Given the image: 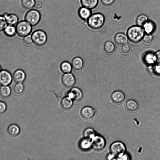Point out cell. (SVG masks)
<instances>
[{"label":"cell","instance_id":"6da1fadb","mask_svg":"<svg viewBox=\"0 0 160 160\" xmlns=\"http://www.w3.org/2000/svg\"><path fill=\"white\" fill-rule=\"evenodd\" d=\"M144 33L143 28L137 25L131 26L128 29L127 35L131 42L137 43L142 39Z\"/></svg>","mask_w":160,"mask_h":160},{"label":"cell","instance_id":"7a4b0ae2","mask_svg":"<svg viewBox=\"0 0 160 160\" xmlns=\"http://www.w3.org/2000/svg\"><path fill=\"white\" fill-rule=\"evenodd\" d=\"M105 21V18L103 15L100 13H96L91 14L87 23L90 28L97 30L103 26Z\"/></svg>","mask_w":160,"mask_h":160},{"label":"cell","instance_id":"3957f363","mask_svg":"<svg viewBox=\"0 0 160 160\" xmlns=\"http://www.w3.org/2000/svg\"><path fill=\"white\" fill-rule=\"evenodd\" d=\"M110 154L113 157L121 158L123 155L126 151L124 144L120 141H116L112 143L110 146Z\"/></svg>","mask_w":160,"mask_h":160},{"label":"cell","instance_id":"277c9868","mask_svg":"<svg viewBox=\"0 0 160 160\" xmlns=\"http://www.w3.org/2000/svg\"><path fill=\"white\" fill-rule=\"evenodd\" d=\"M27 21H21L19 22L16 27V31L18 34L21 37H25L31 32L32 27Z\"/></svg>","mask_w":160,"mask_h":160},{"label":"cell","instance_id":"5b68a950","mask_svg":"<svg viewBox=\"0 0 160 160\" xmlns=\"http://www.w3.org/2000/svg\"><path fill=\"white\" fill-rule=\"evenodd\" d=\"M31 37L33 42L39 46L44 45L47 40L46 33L44 31L41 30H37L34 32Z\"/></svg>","mask_w":160,"mask_h":160},{"label":"cell","instance_id":"8992f818","mask_svg":"<svg viewBox=\"0 0 160 160\" xmlns=\"http://www.w3.org/2000/svg\"><path fill=\"white\" fill-rule=\"evenodd\" d=\"M41 17L40 13L38 11L35 9H32L26 13L25 16V19L31 25L35 26L39 22Z\"/></svg>","mask_w":160,"mask_h":160},{"label":"cell","instance_id":"52a82bcc","mask_svg":"<svg viewBox=\"0 0 160 160\" xmlns=\"http://www.w3.org/2000/svg\"><path fill=\"white\" fill-rule=\"evenodd\" d=\"M92 148L97 151L102 150L106 145L104 138L100 135H95L91 139Z\"/></svg>","mask_w":160,"mask_h":160},{"label":"cell","instance_id":"ba28073f","mask_svg":"<svg viewBox=\"0 0 160 160\" xmlns=\"http://www.w3.org/2000/svg\"><path fill=\"white\" fill-rule=\"evenodd\" d=\"M12 78L11 73L8 71L5 70L0 71V85H9L12 82Z\"/></svg>","mask_w":160,"mask_h":160},{"label":"cell","instance_id":"9c48e42d","mask_svg":"<svg viewBox=\"0 0 160 160\" xmlns=\"http://www.w3.org/2000/svg\"><path fill=\"white\" fill-rule=\"evenodd\" d=\"M67 96L73 100L78 101L82 99L83 93L80 89L77 87H74L68 92Z\"/></svg>","mask_w":160,"mask_h":160},{"label":"cell","instance_id":"30bf717a","mask_svg":"<svg viewBox=\"0 0 160 160\" xmlns=\"http://www.w3.org/2000/svg\"><path fill=\"white\" fill-rule=\"evenodd\" d=\"M62 81L63 85L68 88L72 87L75 84L76 80L74 75L71 73L64 74L62 77Z\"/></svg>","mask_w":160,"mask_h":160},{"label":"cell","instance_id":"8fae6325","mask_svg":"<svg viewBox=\"0 0 160 160\" xmlns=\"http://www.w3.org/2000/svg\"><path fill=\"white\" fill-rule=\"evenodd\" d=\"M111 98L114 103L120 104L124 101L125 96L122 92L120 91H116L112 93Z\"/></svg>","mask_w":160,"mask_h":160},{"label":"cell","instance_id":"7c38bea8","mask_svg":"<svg viewBox=\"0 0 160 160\" xmlns=\"http://www.w3.org/2000/svg\"><path fill=\"white\" fill-rule=\"evenodd\" d=\"M81 113L82 117L86 119H90L94 116L95 112L94 110L89 106H86L82 108Z\"/></svg>","mask_w":160,"mask_h":160},{"label":"cell","instance_id":"4fadbf2b","mask_svg":"<svg viewBox=\"0 0 160 160\" xmlns=\"http://www.w3.org/2000/svg\"><path fill=\"white\" fill-rule=\"evenodd\" d=\"M91 9L83 7H80L78 11V15L80 18L84 22H86L92 14Z\"/></svg>","mask_w":160,"mask_h":160},{"label":"cell","instance_id":"5bb4252c","mask_svg":"<svg viewBox=\"0 0 160 160\" xmlns=\"http://www.w3.org/2000/svg\"><path fill=\"white\" fill-rule=\"evenodd\" d=\"M26 75L23 71L21 69L16 70L13 74V78L17 83H22L25 80Z\"/></svg>","mask_w":160,"mask_h":160},{"label":"cell","instance_id":"9a60e30c","mask_svg":"<svg viewBox=\"0 0 160 160\" xmlns=\"http://www.w3.org/2000/svg\"><path fill=\"white\" fill-rule=\"evenodd\" d=\"M7 132L8 135L14 137L18 136L19 134L20 129L18 125L12 124L8 126L7 129Z\"/></svg>","mask_w":160,"mask_h":160},{"label":"cell","instance_id":"2e32d148","mask_svg":"<svg viewBox=\"0 0 160 160\" xmlns=\"http://www.w3.org/2000/svg\"><path fill=\"white\" fill-rule=\"evenodd\" d=\"M71 65L72 68L74 70L78 71L82 68L84 65V62L81 58L76 57L72 60Z\"/></svg>","mask_w":160,"mask_h":160},{"label":"cell","instance_id":"e0dca14e","mask_svg":"<svg viewBox=\"0 0 160 160\" xmlns=\"http://www.w3.org/2000/svg\"><path fill=\"white\" fill-rule=\"evenodd\" d=\"M79 146L80 149L83 151H87L92 148L91 139L83 137L79 142Z\"/></svg>","mask_w":160,"mask_h":160},{"label":"cell","instance_id":"ac0fdd59","mask_svg":"<svg viewBox=\"0 0 160 160\" xmlns=\"http://www.w3.org/2000/svg\"><path fill=\"white\" fill-rule=\"evenodd\" d=\"M80 2L82 7L92 10L97 7L98 0H80Z\"/></svg>","mask_w":160,"mask_h":160},{"label":"cell","instance_id":"d6986e66","mask_svg":"<svg viewBox=\"0 0 160 160\" xmlns=\"http://www.w3.org/2000/svg\"><path fill=\"white\" fill-rule=\"evenodd\" d=\"M128 38L127 35L122 33H118L114 37V40L118 44L123 45L128 42Z\"/></svg>","mask_w":160,"mask_h":160},{"label":"cell","instance_id":"ffe728a7","mask_svg":"<svg viewBox=\"0 0 160 160\" xmlns=\"http://www.w3.org/2000/svg\"><path fill=\"white\" fill-rule=\"evenodd\" d=\"M126 106L127 110L131 112L137 111L138 107L137 102L133 100H128L126 102Z\"/></svg>","mask_w":160,"mask_h":160},{"label":"cell","instance_id":"44dd1931","mask_svg":"<svg viewBox=\"0 0 160 160\" xmlns=\"http://www.w3.org/2000/svg\"><path fill=\"white\" fill-rule=\"evenodd\" d=\"M73 104V100L68 96L63 98L61 102V107L65 110L70 109L72 107Z\"/></svg>","mask_w":160,"mask_h":160},{"label":"cell","instance_id":"7402d4cb","mask_svg":"<svg viewBox=\"0 0 160 160\" xmlns=\"http://www.w3.org/2000/svg\"><path fill=\"white\" fill-rule=\"evenodd\" d=\"M143 61L148 64L154 63L156 61L155 54L151 52L145 53L142 56Z\"/></svg>","mask_w":160,"mask_h":160},{"label":"cell","instance_id":"603a6c76","mask_svg":"<svg viewBox=\"0 0 160 160\" xmlns=\"http://www.w3.org/2000/svg\"><path fill=\"white\" fill-rule=\"evenodd\" d=\"M147 69L148 72L151 74L160 75V63H154L148 64Z\"/></svg>","mask_w":160,"mask_h":160},{"label":"cell","instance_id":"cb8c5ba5","mask_svg":"<svg viewBox=\"0 0 160 160\" xmlns=\"http://www.w3.org/2000/svg\"><path fill=\"white\" fill-rule=\"evenodd\" d=\"M11 90L8 86H2L0 87V96L2 98H8L11 95Z\"/></svg>","mask_w":160,"mask_h":160},{"label":"cell","instance_id":"d4e9b609","mask_svg":"<svg viewBox=\"0 0 160 160\" xmlns=\"http://www.w3.org/2000/svg\"><path fill=\"white\" fill-rule=\"evenodd\" d=\"M8 24L9 25H14L16 24L18 21V18L14 14H6L4 16Z\"/></svg>","mask_w":160,"mask_h":160},{"label":"cell","instance_id":"484cf974","mask_svg":"<svg viewBox=\"0 0 160 160\" xmlns=\"http://www.w3.org/2000/svg\"><path fill=\"white\" fill-rule=\"evenodd\" d=\"M61 71L65 73H70L72 70V67L71 64L66 61L62 62L60 66Z\"/></svg>","mask_w":160,"mask_h":160},{"label":"cell","instance_id":"4316f807","mask_svg":"<svg viewBox=\"0 0 160 160\" xmlns=\"http://www.w3.org/2000/svg\"><path fill=\"white\" fill-rule=\"evenodd\" d=\"M142 27L146 33L151 34L155 29V25L153 22L148 20Z\"/></svg>","mask_w":160,"mask_h":160},{"label":"cell","instance_id":"83f0119b","mask_svg":"<svg viewBox=\"0 0 160 160\" xmlns=\"http://www.w3.org/2000/svg\"><path fill=\"white\" fill-rule=\"evenodd\" d=\"M104 51L108 54L113 53L115 51V47L113 43L111 41H107L105 42L103 46Z\"/></svg>","mask_w":160,"mask_h":160},{"label":"cell","instance_id":"f1b7e54d","mask_svg":"<svg viewBox=\"0 0 160 160\" xmlns=\"http://www.w3.org/2000/svg\"><path fill=\"white\" fill-rule=\"evenodd\" d=\"M148 21V17L144 14L139 15L136 20L137 25L142 27Z\"/></svg>","mask_w":160,"mask_h":160},{"label":"cell","instance_id":"f546056e","mask_svg":"<svg viewBox=\"0 0 160 160\" xmlns=\"http://www.w3.org/2000/svg\"><path fill=\"white\" fill-rule=\"evenodd\" d=\"M5 34L9 37L14 36L16 32V28L13 25H9L4 30Z\"/></svg>","mask_w":160,"mask_h":160},{"label":"cell","instance_id":"4dcf8cb0","mask_svg":"<svg viewBox=\"0 0 160 160\" xmlns=\"http://www.w3.org/2000/svg\"><path fill=\"white\" fill-rule=\"evenodd\" d=\"M24 86L21 83H18L15 85L13 88L14 93L18 95L22 94L24 90Z\"/></svg>","mask_w":160,"mask_h":160},{"label":"cell","instance_id":"1f68e13d","mask_svg":"<svg viewBox=\"0 0 160 160\" xmlns=\"http://www.w3.org/2000/svg\"><path fill=\"white\" fill-rule=\"evenodd\" d=\"M83 135L84 137L91 139L95 135L94 130L91 128L86 129L83 132Z\"/></svg>","mask_w":160,"mask_h":160},{"label":"cell","instance_id":"d6a6232c","mask_svg":"<svg viewBox=\"0 0 160 160\" xmlns=\"http://www.w3.org/2000/svg\"><path fill=\"white\" fill-rule=\"evenodd\" d=\"M34 0H22V5L25 8L29 9L32 8L35 3Z\"/></svg>","mask_w":160,"mask_h":160},{"label":"cell","instance_id":"836d02e7","mask_svg":"<svg viewBox=\"0 0 160 160\" xmlns=\"http://www.w3.org/2000/svg\"><path fill=\"white\" fill-rule=\"evenodd\" d=\"M7 23L5 17L0 15V31L4 30L7 26Z\"/></svg>","mask_w":160,"mask_h":160},{"label":"cell","instance_id":"e575fe53","mask_svg":"<svg viewBox=\"0 0 160 160\" xmlns=\"http://www.w3.org/2000/svg\"><path fill=\"white\" fill-rule=\"evenodd\" d=\"M153 39L152 36L151 34L146 33L144 34L142 39L144 43L149 44L152 42Z\"/></svg>","mask_w":160,"mask_h":160},{"label":"cell","instance_id":"d590c367","mask_svg":"<svg viewBox=\"0 0 160 160\" xmlns=\"http://www.w3.org/2000/svg\"><path fill=\"white\" fill-rule=\"evenodd\" d=\"M7 106L3 102L0 101V115L4 113L6 111Z\"/></svg>","mask_w":160,"mask_h":160},{"label":"cell","instance_id":"8d00e7d4","mask_svg":"<svg viewBox=\"0 0 160 160\" xmlns=\"http://www.w3.org/2000/svg\"><path fill=\"white\" fill-rule=\"evenodd\" d=\"M121 51L122 53L127 54L129 53L130 51V47L128 44L123 45L121 47Z\"/></svg>","mask_w":160,"mask_h":160},{"label":"cell","instance_id":"74e56055","mask_svg":"<svg viewBox=\"0 0 160 160\" xmlns=\"http://www.w3.org/2000/svg\"><path fill=\"white\" fill-rule=\"evenodd\" d=\"M23 42L25 44L29 45L32 44V40L31 36L28 35L24 37L23 39Z\"/></svg>","mask_w":160,"mask_h":160},{"label":"cell","instance_id":"f35d334b","mask_svg":"<svg viewBox=\"0 0 160 160\" xmlns=\"http://www.w3.org/2000/svg\"><path fill=\"white\" fill-rule=\"evenodd\" d=\"M102 4L106 6L112 5L114 2L115 0H101Z\"/></svg>","mask_w":160,"mask_h":160},{"label":"cell","instance_id":"ab89813d","mask_svg":"<svg viewBox=\"0 0 160 160\" xmlns=\"http://www.w3.org/2000/svg\"><path fill=\"white\" fill-rule=\"evenodd\" d=\"M156 61L158 63H160V50L157 52L155 54Z\"/></svg>","mask_w":160,"mask_h":160},{"label":"cell","instance_id":"60d3db41","mask_svg":"<svg viewBox=\"0 0 160 160\" xmlns=\"http://www.w3.org/2000/svg\"><path fill=\"white\" fill-rule=\"evenodd\" d=\"M34 7L37 9H41L42 7V3L39 1H37L35 2Z\"/></svg>","mask_w":160,"mask_h":160},{"label":"cell","instance_id":"b9f144b4","mask_svg":"<svg viewBox=\"0 0 160 160\" xmlns=\"http://www.w3.org/2000/svg\"><path fill=\"white\" fill-rule=\"evenodd\" d=\"M1 66H0V71L1 70Z\"/></svg>","mask_w":160,"mask_h":160}]
</instances>
